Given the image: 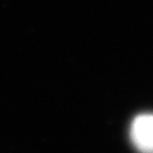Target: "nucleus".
Segmentation results:
<instances>
[{"label": "nucleus", "instance_id": "1", "mask_svg": "<svg viewBox=\"0 0 153 153\" xmlns=\"http://www.w3.org/2000/svg\"><path fill=\"white\" fill-rule=\"evenodd\" d=\"M130 139L141 153H153V114H140L133 121Z\"/></svg>", "mask_w": 153, "mask_h": 153}]
</instances>
